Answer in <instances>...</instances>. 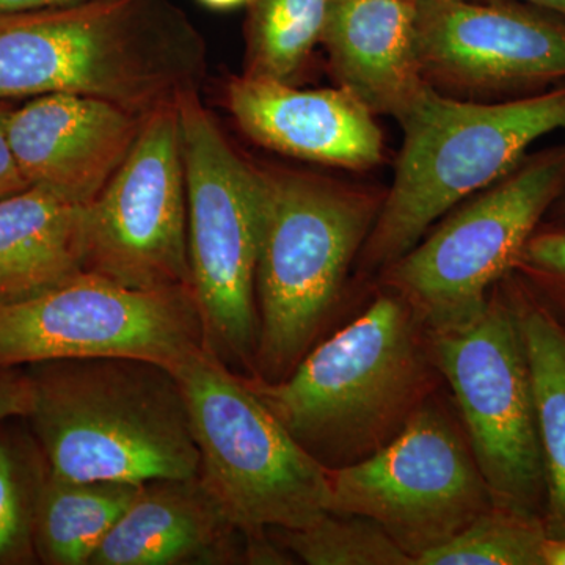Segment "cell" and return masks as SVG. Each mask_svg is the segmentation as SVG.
Listing matches in <instances>:
<instances>
[{
  "instance_id": "obj_1",
  "label": "cell",
  "mask_w": 565,
  "mask_h": 565,
  "mask_svg": "<svg viewBox=\"0 0 565 565\" xmlns=\"http://www.w3.org/2000/svg\"><path fill=\"white\" fill-rule=\"evenodd\" d=\"M438 377L426 326L393 289L316 344L281 382L244 375L294 440L327 470L385 448L433 396Z\"/></svg>"
},
{
  "instance_id": "obj_2",
  "label": "cell",
  "mask_w": 565,
  "mask_h": 565,
  "mask_svg": "<svg viewBox=\"0 0 565 565\" xmlns=\"http://www.w3.org/2000/svg\"><path fill=\"white\" fill-rule=\"evenodd\" d=\"M203 74L202 36L167 0L0 13V102L70 93L148 115Z\"/></svg>"
},
{
  "instance_id": "obj_3",
  "label": "cell",
  "mask_w": 565,
  "mask_h": 565,
  "mask_svg": "<svg viewBox=\"0 0 565 565\" xmlns=\"http://www.w3.org/2000/svg\"><path fill=\"white\" fill-rule=\"evenodd\" d=\"M25 422L52 475L143 484L200 471L191 418L172 367L131 356L51 360L25 366Z\"/></svg>"
},
{
  "instance_id": "obj_4",
  "label": "cell",
  "mask_w": 565,
  "mask_h": 565,
  "mask_svg": "<svg viewBox=\"0 0 565 565\" xmlns=\"http://www.w3.org/2000/svg\"><path fill=\"white\" fill-rule=\"evenodd\" d=\"M397 121L403 150L363 245L371 270L388 269L465 196L512 172L535 140L565 131V84L497 104L459 102L427 84Z\"/></svg>"
},
{
  "instance_id": "obj_5",
  "label": "cell",
  "mask_w": 565,
  "mask_h": 565,
  "mask_svg": "<svg viewBox=\"0 0 565 565\" xmlns=\"http://www.w3.org/2000/svg\"><path fill=\"white\" fill-rule=\"evenodd\" d=\"M379 211L363 193L332 182L266 173L255 281L258 349L248 377L281 382L318 344Z\"/></svg>"
},
{
  "instance_id": "obj_6",
  "label": "cell",
  "mask_w": 565,
  "mask_h": 565,
  "mask_svg": "<svg viewBox=\"0 0 565 565\" xmlns=\"http://www.w3.org/2000/svg\"><path fill=\"white\" fill-rule=\"evenodd\" d=\"M172 371L188 405L199 476L245 542L327 514V468L294 440L244 374L206 345Z\"/></svg>"
},
{
  "instance_id": "obj_7",
  "label": "cell",
  "mask_w": 565,
  "mask_h": 565,
  "mask_svg": "<svg viewBox=\"0 0 565 565\" xmlns=\"http://www.w3.org/2000/svg\"><path fill=\"white\" fill-rule=\"evenodd\" d=\"M177 107L192 291L204 340L226 366L252 375L259 333L255 281L266 173L237 154L203 106L199 88L180 93Z\"/></svg>"
},
{
  "instance_id": "obj_8",
  "label": "cell",
  "mask_w": 565,
  "mask_h": 565,
  "mask_svg": "<svg viewBox=\"0 0 565 565\" xmlns=\"http://www.w3.org/2000/svg\"><path fill=\"white\" fill-rule=\"evenodd\" d=\"M511 274V273H509ZM462 326L427 330L494 508L544 520L546 476L533 379L511 275Z\"/></svg>"
},
{
  "instance_id": "obj_9",
  "label": "cell",
  "mask_w": 565,
  "mask_h": 565,
  "mask_svg": "<svg viewBox=\"0 0 565 565\" xmlns=\"http://www.w3.org/2000/svg\"><path fill=\"white\" fill-rule=\"evenodd\" d=\"M564 192L565 143L523 158L392 264L390 289L414 307L427 330L471 321Z\"/></svg>"
},
{
  "instance_id": "obj_10",
  "label": "cell",
  "mask_w": 565,
  "mask_h": 565,
  "mask_svg": "<svg viewBox=\"0 0 565 565\" xmlns=\"http://www.w3.org/2000/svg\"><path fill=\"white\" fill-rule=\"evenodd\" d=\"M327 481V512L374 520L414 565L493 508L463 426L434 394L385 448Z\"/></svg>"
},
{
  "instance_id": "obj_11",
  "label": "cell",
  "mask_w": 565,
  "mask_h": 565,
  "mask_svg": "<svg viewBox=\"0 0 565 565\" xmlns=\"http://www.w3.org/2000/svg\"><path fill=\"white\" fill-rule=\"evenodd\" d=\"M206 345L192 288H129L84 273L0 303V366L131 356L174 367Z\"/></svg>"
},
{
  "instance_id": "obj_12",
  "label": "cell",
  "mask_w": 565,
  "mask_h": 565,
  "mask_svg": "<svg viewBox=\"0 0 565 565\" xmlns=\"http://www.w3.org/2000/svg\"><path fill=\"white\" fill-rule=\"evenodd\" d=\"M85 270L129 288H192L177 99L156 107L106 188L85 207Z\"/></svg>"
},
{
  "instance_id": "obj_13",
  "label": "cell",
  "mask_w": 565,
  "mask_h": 565,
  "mask_svg": "<svg viewBox=\"0 0 565 565\" xmlns=\"http://www.w3.org/2000/svg\"><path fill=\"white\" fill-rule=\"evenodd\" d=\"M416 6V46L426 79L487 92L539 90L565 81L559 14L520 0Z\"/></svg>"
},
{
  "instance_id": "obj_14",
  "label": "cell",
  "mask_w": 565,
  "mask_h": 565,
  "mask_svg": "<svg viewBox=\"0 0 565 565\" xmlns=\"http://www.w3.org/2000/svg\"><path fill=\"white\" fill-rule=\"evenodd\" d=\"M145 117L90 96H36L10 111L11 150L29 184L88 206L120 169Z\"/></svg>"
},
{
  "instance_id": "obj_15",
  "label": "cell",
  "mask_w": 565,
  "mask_h": 565,
  "mask_svg": "<svg viewBox=\"0 0 565 565\" xmlns=\"http://www.w3.org/2000/svg\"><path fill=\"white\" fill-rule=\"evenodd\" d=\"M234 120L263 147L305 161L367 169L381 161L382 132L362 103L340 90H300L244 74L228 85Z\"/></svg>"
},
{
  "instance_id": "obj_16",
  "label": "cell",
  "mask_w": 565,
  "mask_h": 565,
  "mask_svg": "<svg viewBox=\"0 0 565 565\" xmlns=\"http://www.w3.org/2000/svg\"><path fill=\"white\" fill-rule=\"evenodd\" d=\"M247 564L245 537L199 475L143 482L90 565Z\"/></svg>"
},
{
  "instance_id": "obj_17",
  "label": "cell",
  "mask_w": 565,
  "mask_h": 565,
  "mask_svg": "<svg viewBox=\"0 0 565 565\" xmlns=\"http://www.w3.org/2000/svg\"><path fill=\"white\" fill-rule=\"evenodd\" d=\"M412 0H329L321 43L341 88L371 114L399 120L429 82Z\"/></svg>"
},
{
  "instance_id": "obj_18",
  "label": "cell",
  "mask_w": 565,
  "mask_h": 565,
  "mask_svg": "<svg viewBox=\"0 0 565 565\" xmlns=\"http://www.w3.org/2000/svg\"><path fill=\"white\" fill-rule=\"evenodd\" d=\"M85 207L41 185L0 199V303L84 273Z\"/></svg>"
},
{
  "instance_id": "obj_19",
  "label": "cell",
  "mask_w": 565,
  "mask_h": 565,
  "mask_svg": "<svg viewBox=\"0 0 565 565\" xmlns=\"http://www.w3.org/2000/svg\"><path fill=\"white\" fill-rule=\"evenodd\" d=\"M511 275L544 455L546 537H565V329Z\"/></svg>"
},
{
  "instance_id": "obj_20",
  "label": "cell",
  "mask_w": 565,
  "mask_h": 565,
  "mask_svg": "<svg viewBox=\"0 0 565 565\" xmlns=\"http://www.w3.org/2000/svg\"><path fill=\"white\" fill-rule=\"evenodd\" d=\"M141 484L74 481L47 476L33 525L39 563L90 565L104 539L131 505Z\"/></svg>"
},
{
  "instance_id": "obj_21",
  "label": "cell",
  "mask_w": 565,
  "mask_h": 565,
  "mask_svg": "<svg viewBox=\"0 0 565 565\" xmlns=\"http://www.w3.org/2000/svg\"><path fill=\"white\" fill-rule=\"evenodd\" d=\"M50 465L24 416L0 422V565L39 563L33 525Z\"/></svg>"
},
{
  "instance_id": "obj_22",
  "label": "cell",
  "mask_w": 565,
  "mask_h": 565,
  "mask_svg": "<svg viewBox=\"0 0 565 565\" xmlns=\"http://www.w3.org/2000/svg\"><path fill=\"white\" fill-rule=\"evenodd\" d=\"M247 73L289 82L321 43L329 0H252Z\"/></svg>"
},
{
  "instance_id": "obj_23",
  "label": "cell",
  "mask_w": 565,
  "mask_h": 565,
  "mask_svg": "<svg viewBox=\"0 0 565 565\" xmlns=\"http://www.w3.org/2000/svg\"><path fill=\"white\" fill-rule=\"evenodd\" d=\"M270 533L308 565H414L384 527L363 515L327 512L313 525Z\"/></svg>"
},
{
  "instance_id": "obj_24",
  "label": "cell",
  "mask_w": 565,
  "mask_h": 565,
  "mask_svg": "<svg viewBox=\"0 0 565 565\" xmlns=\"http://www.w3.org/2000/svg\"><path fill=\"white\" fill-rule=\"evenodd\" d=\"M544 520L493 508L415 565H544Z\"/></svg>"
},
{
  "instance_id": "obj_25",
  "label": "cell",
  "mask_w": 565,
  "mask_h": 565,
  "mask_svg": "<svg viewBox=\"0 0 565 565\" xmlns=\"http://www.w3.org/2000/svg\"><path fill=\"white\" fill-rule=\"evenodd\" d=\"M511 273L535 302L565 329V222L539 225Z\"/></svg>"
},
{
  "instance_id": "obj_26",
  "label": "cell",
  "mask_w": 565,
  "mask_h": 565,
  "mask_svg": "<svg viewBox=\"0 0 565 565\" xmlns=\"http://www.w3.org/2000/svg\"><path fill=\"white\" fill-rule=\"evenodd\" d=\"M33 388L28 371L0 366V422L31 412Z\"/></svg>"
},
{
  "instance_id": "obj_27",
  "label": "cell",
  "mask_w": 565,
  "mask_h": 565,
  "mask_svg": "<svg viewBox=\"0 0 565 565\" xmlns=\"http://www.w3.org/2000/svg\"><path fill=\"white\" fill-rule=\"evenodd\" d=\"M11 107L0 102V199L13 195L31 188L28 180L22 177L9 139V117Z\"/></svg>"
},
{
  "instance_id": "obj_28",
  "label": "cell",
  "mask_w": 565,
  "mask_h": 565,
  "mask_svg": "<svg viewBox=\"0 0 565 565\" xmlns=\"http://www.w3.org/2000/svg\"><path fill=\"white\" fill-rule=\"evenodd\" d=\"M88 2H96V0H0V13L79 6Z\"/></svg>"
},
{
  "instance_id": "obj_29",
  "label": "cell",
  "mask_w": 565,
  "mask_h": 565,
  "mask_svg": "<svg viewBox=\"0 0 565 565\" xmlns=\"http://www.w3.org/2000/svg\"><path fill=\"white\" fill-rule=\"evenodd\" d=\"M544 565H565V537H545L542 545Z\"/></svg>"
},
{
  "instance_id": "obj_30",
  "label": "cell",
  "mask_w": 565,
  "mask_h": 565,
  "mask_svg": "<svg viewBox=\"0 0 565 565\" xmlns=\"http://www.w3.org/2000/svg\"><path fill=\"white\" fill-rule=\"evenodd\" d=\"M520 2L530 3V6L539 7V9L552 11L565 18V0H520Z\"/></svg>"
},
{
  "instance_id": "obj_31",
  "label": "cell",
  "mask_w": 565,
  "mask_h": 565,
  "mask_svg": "<svg viewBox=\"0 0 565 565\" xmlns=\"http://www.w3.org/2000/svg\"><path fill=\"white\" fill-rule=\"evenodd\" d=\"M199 2L214 10H232L236 7L248 6L252 0H199Z\"/></svg>"
},
{
  "instance_id": "obj_32",
  "label": "cell",
  "mask_w": 565,
  "mask_h": 565,
  "mask_svg": "<svg viewBox=\"0 0 565 565\" xmlns=\"http://www.w3.org/2000/svg\"><path fill=\"white\" fill-rule=\"evenodd\" d=\"M553 207H556L557 221L565 222V192L561 195V199L553 204Z\"/></svg>"
},
{
  "instance_id": "obj_33",
  "label": "cell",
  "mask_w": 565,
  "mask_h": 565,
  "mask_svg": "<svg viewBox=\"0 0 565 565\" xmlns=\"http://www.w3.org/2000/svg\"><path fill=\"white\" fill-rule=\"evenodd\" d=\"M412 2H419V0H412Z\"/></svg>"
}]
</instances>
